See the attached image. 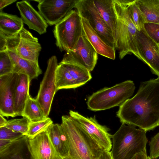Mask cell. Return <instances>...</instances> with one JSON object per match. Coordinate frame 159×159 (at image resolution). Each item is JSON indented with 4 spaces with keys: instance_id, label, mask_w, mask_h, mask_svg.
<instances>
[{
    "instance_id": "6da1fadb",
    "label": "cell",
    "mask_w": 159,
    "mask_h": 159,
    "mask_svg": "<svg viewBox=\"0 0 159 159\" xmlns=\"http://www.w3.org/2000/svg\"><path fill=\"white\" fill-rule=\"evenodd\" d=\"M116 115L121 123L146 132L159 126V77L141 82L136 94L119 107Z\"/></svg>"
},
{
    "instance_id": "7a4b0ae2",
    "label": "cell",
    "mask_w": 159,
    "mask_h": 159,
    "mask_svg": "<svg viewBox=\"0 0 159 159\" xmlns=\"http://www.w3.org/2000/svg\"><path fill=\"white\" fill-rule=\"evenodd\" d=\"M61 124L67 142V159H96L102 150L77 121L70 116H63Z\"/></svg>"
},
{
    "instance_id": "3957f363",
    "label": "cell",
    "mask_w": 159,
    "mask_h": 159,
    "mask_svg": "<svg viewBox=\"0 0 159 159\" xmlns=\"http://www.w3.org/2000/svg\"><path fill=\"white\" fill-rule=\"evenodd\" d=\"M116 16L115 49L122 59L127 55L133 54L139 59L135 37L137 32L128 9L133 0H112Z\"/></svg>"
},
{
    "instance_id": "277c9868",
    "label": "cell",
    "mask_w": 159,
    "mask_h": 159,
    "mask_svg": "<svg viewBox=\"0 0 159 159\" xmlns=\"http://www.w3.org/2000/svg\"><path fill=\"white\" fill-rule=\"evenodd\" d=\"M147 132L135 126L122 123L112 135L110 152L113 159H131L136 154L146 150Z\"/></svg>"
},
{
    "instance_id": "5b68a950",
    "label": "cell",
    "mask_w": 159,
    "mask_h": 159,
    "mask_svg": "<svg viewBox=\"0 0 159 159\" xmlns=\"http://www.w3.org/2000/svg\"><path fill=\"white\" fill-rule=\"evenodd\" d=\"M135 88L134 84L131 80L103 88L88 98L86 102L88 108L96 111L120 106L133 95Z\"/></svg>"
},
{
    "instance_id": "8992f818",
    "label": "cell",
    "mask_w": 159,
    "mask_h": 159,
    "mask_svg": "<svg viewBox=\"0 0 159 159\" xmlns=\"http://www.w3.org/2000/svg\"><path fill=\"white\" fill-rule=\"evenodd\" d=\"M56 44L61 52L73 49L84 33L81 17L76 10H72L53 30Z\"/></svg>"
},
{
    "instance_id": "52a82bcc",
    "label": "cell",
    "mask_w": 159,
    "mask_h": 159,
    "mask_svg": "<svg viewBox=\"0 0 159 159\" xmlns=\"http://www.w3.org/2000/svg\"><path fill=\"white\" fill-rule=\"evenodd\" d=\"M98 59V53L84 32L73 49L64 55L60 63L77 65L90 72L94 69Z\"/></svg>"
},
{
    "instance_id": "ba28073f",
    "label": "cell",
    "mask_w": 159,
    "mask_h": 159,
    "mask_svg": "<svg viewBox=\"0 0 159 159\" xmlns=\"http://www.w3.org/2000/svg\"><path fill=\"white\" fill-rule=\"evenodd\" d=\"M75 8L81 17L88 20L90 26L102 39L115 48L112 31L99 13L93 0H78Z\"/></svg>"
},
{
    "instance_id": "9c48e42d",
    "label": "cell",
    "mask_w": 159,
    "mask_h": 159,
    "mask_svg": "<svg viewBox=\"0 0 159 159\" xmlns=\"http://www.w3.org/2000/svg\"><path fill=\"white\" fill-rule=\"evenodd\" d=\"M58 65L56 56H53L48 60L47 68L35 98L46 117H48L57 92L56 74Z\"/></svg>"
},
{
    "instance_id": "30bf717a",
    "label": "cell",
    "mask_w": 159,
    "mask_h": 159,
    "mask_svg": "<svg viewBox=\"0 0 159 159\" xmlns=\"http://www.w3.org/2000/svg\"><path fill=\"white\" fill-rule=\"evenodd\" d=\"M70 116L77 121L87 134L102 150L110 151L112 135L106 126L99 124L93 117H85L78 112L70 110Z\"/></svg>"
},
{
    "instance_id": "8fae6325",
    "label": "cell",
    "mask_w": 159,
    "mask_h": 159,
    "mask_svg": "<svg viewBox=\"0 0 159 159\" xmlns=\"http://www.w3.org/2000/svg\"><path fill=\"white\" fill-rule=\"evenodd\" d=\"M39 12L50 25H56L75 8L78 0H35Z\"/></svg>"
},
{
    "instance_id": "7c38bea8",
    "label": "cell",
    "mask_w": 159,
    "mask_h": 159,
    "mask_svg": "<svg viewBox=\"0 0 159 159\" xmlns=\"http://www.w3.org/2000/svg\"><path fill=\"white\" fill-rule=\"evenodd\" d=\"M139 59L147 65L159 77V47L146 33L143 28L138 30L135 37Z\"/></svg>"
},
{
    "instance_id": "4fadbf2b",
    "label": "cell",
    "mask_w": 159,
    "mask_h": 159,
    "mask_svg": "<svg viewBox=\"0 0 159 159\" xmlns=\"http://www.w3.org/2000/svg\"><path fill=\"white\" fill-rule=\"evenodd\" d=\"M18 76L13 73L0 76V113L3 116L16 117L14 97Z\"/></svg>"
},
{
    "instance_id": "5bb4252c",
    "label": "cell",
    "mask_w": 159,
    "mask_h": 159,
    "mask_svg": "<svg viewBox=\"0 0 159 159\" xmlns=\"http://www.w3.org/2000/svg\"><path fill=\"white\" fill-rule=\"evenodd\" d=\"M28 143L32 159H63L53 145L47 130L28 139Z\"/></svg>"
},
{
    "instance_id": "9a60e30c",
    "label": "cell",
    "mask_w": 159,
    "mask_h": 159,
    "mask_svg": "<svg viewBox=\"0 0 159 159\" xmlns=\"http://www.w3.org/2000/svg\"><path fill=\"white\" fill-rule=\"evenodd\" d=\"M16 6L23 23L41 35L46 32L48 24L39 11L28 1L18 2Z\"/></svg>"
},
{
    "instance_id": "2e32d148",
    "label": "cell",
    "mask_w": 159,
    "mask_h": 159,
    "mask_svg": "<svg viewBox=\"0 0 159 159\" xmlns=\"http://www.w3.org/2000/svg\"><path fill=\"white\" fill-rule=\"evenodd\" d=\"M20 41L16 48L18 54L21 57L37 63L42 47L38 39L24 27L19 34Z\"/></svg>"
},
{
    "instance_id": "e0dca14e",
    "label": "cell",
    "mask_w": 159,
    "mask_h": 159,
    "mask_svg": "<svg viewBox=\"0 0 159 159\" xmlns=\"http://www.w3.org/2000/svg\"><path fill=\"white\" fill-rule=\"evenodd\" d=\"M85 35L97 52L109 59L116 58V49L108 44L92 28L88 20L81 17Z\"/></svg>"
},
{
    "instance_id": "ac0fdd59",
    "label": "cell",
    "mask_w": 159,
    "mask_h": 159,
    "mask_svg": "<svg viewBox=\"0 0 159 159\" xmlns=\"http://www.w3.org/2000/svg\"><path fill=\"white\" fill-rule=\"evenodd\" d=\"M28 138L24 135L0 148V159H32L28 147Z\"/></svg>"
},
{
    "instance_id": "d6986e66",
    "label": "cell",
    "mask_w": 159,
    "mask_h": 159,
    "mask_svg": "<svg viewBox=\"0 0 159 159\" xmlns=\"http://www.w3.org/2000/svg\"><path fill=\"white\" fill-rule=\"evenodd\" d=\"M13 63V73L28 76L30 81L37 78L42 73L39 63L25 59L20 56L16 50L7 51Z\"/></svg>"
},
{
    "instance_id": "ffe728a7",
    "label": "cell",
    "mask_w": 159,
    "mask_h": 159,
    "mask_svg": "<svg viewBox=\"0 0 159 159\" xmlns=\"http://www.w3.org/2000/svg\"><path fill=\"white\" fill-rule=\"evenodd\" d=\"M30 81L28 76L19 74L14 97V111L15 116H21L29 94Z\"/></svg>"
},
{
    "instance_id": "44dd1931",
    "label": "cell",
    "mask_w": 159,
    "mask_h": 159,
    "mask_svg": "<svg viewBox=\"0 0 159 159\" xmlns=\"http://www.w3.org/2000/svg\"><path fill=\"white\" fill-rule=\"evenodd\" d=\"M51 141L55 148L63 159H67L69 152L66 138L61 124H52L47 129Z\"/></svg>"
},
{
    "instance_id": "7402d4cb",
    "label": "cell",
    "mask_w": 159,
    "mask_h": 159,
    "mask_svg": "<svg viewBox=\"0 0 159 159\" xmlns=\"http://www.w3.org/2000/svg\"><path fill=\"white\" fill-rule=\"evenodd\" d=\"M23 27L21 17L0 11V31L7 35L16 36Z\"/></svg>"
},
{
    "instance_id": "603a6c76",
    "label": "cell",
    "mask_w": 159,
    "mask_h": 159,
    "mask_svg": "<svg viewBox=\"0 0 159 159\" xmlns=\"http://www.w3.org/2000/svg\"><path fill=\"white\" fill-rule=\"evenodd\" d=\"M101 16L111 30L115 40L116 16L112 0H93Z\"/></svg>"
},
{
    "instance_id": "cb8c5ba5",
    "label": "cell",
    "mask_w": 159,
    "mask_h": 159,
    "mask_svg": "<svg viewBox=\"0 0 159 159\" xmlns=\"http://www.w3.org/2000/svg\"><path fill=\"white\" fill-rule=\"evenodd\" d=\"M135 2L143 13L146 22L159 24V0H135Z\"/></svg>"
},
{
    "instance_id": "d4e9b609",
    "label": "cell",
    "mask_w": 159,
    "mask_h": 159,
    "mask_svg": "<svg viewBox=\"0 0 159 159\" xmlns=\"http://www.w3.org/2000/svg\"><path fill=\"white\" fill-rule=\"evenodd\" d=\"M21 116L33 122L43 120L47 118L35 98H32L30 95L26 102Z\"/></svg>"
},
{
    "instance_id": "484cf974",
    "label": "cell",
    "mask_w": 159,
    "mask_h": 159,
    "mask_svg": "<svg viewBox=\"0 0 159 159\" xmlns=\"http://www.w3.org/2000/svg\"><path fill=\"white\" fill-rule=\"evenodd\" d=\"M56 80L57 91L61 89L79 87L72 75L61 63H59L57 68Z\"/></svg>"
},
{
    "instance_id": "4316f807",
    "label": "cell",
    "mask_w": 159,
    "mask_h": 159,
    "mask_svg": "<svg viewBox=\"0 0 159 159\" xmlns=\"http://www.w3.org/2000/svg\"><path fill=\"white\" fill-rule=\"evenodd\" d=\"M61 64L72 75L79 87L85 84L92 78L90 72L85 68L73 64Z\"/></svg>"
},
{
    "instance_id": "83f0119b",
    "label": "cell",
    "mask_w": 159,
    "mask_h": 159,
    "mask_svg": "<svg viewBox=\"0 0 159 159\" xmlns=\"http://www.w3.org/2000/svg\"><path fill=\"white\" fill-rule=\"evenodd\" d=\"M135 1L128 5V9L134 24L137 30L140 31L143 28L146 20L143 13L135 3Z\"/></svg>"
},
{
    "instance_id": "f1b7e54d",
    "label": "cell",
    "mask_w": 159,
    "mask_h": 159,
    "mask_svg": "<svg viewBox=\"0 0 159 159\" xmlns=\"http://www.w3.org/2000/svg\"><path fill=\"white\" fill-rule=\"evenodd\" d=\"M53 123L51 119L48 117L44 120L37 122H30L28 129L24 135L29 139H31L40 133L47 130L48 126Z\"/></svg>"
},
{
    "instance_id": "f546056e",
    "label": "cell",
    "mask_w": 159,
    "mask_h": 159,
    "mask_svg": "<svg viewBox=\"0 0 159 159\" xmlns=\"http://www.w3.org/2000/svg\"><path fill=\"white\" fill-rule=\"evenodd\" d=\"M19 41V34L9 36L0 31V52L16 50Z\"/></svg>"
},
{
    "instance_id": "4dcf8cb0",
    "label": "cell",
    "mask_w": 159,
    "mask_h": 159,
    "mask_svg": "<svg viewBox=\"0 0 159 159\" xmlns=\"http://www.w3.org/2000/svg\"><path fill=\"white\" fill-rule=\"evenodd\" d=\"M30 122L25 117L20 119H12L7 120L3 127L21 133L24 135L28 130Z\"/></svg>"
},
{
    "instance_id": "1f68e13d",
    "label": "cell",
    "mask_w": 159,
    "mask_h": 159,
    "mask_svg": "<svg viewBox=\"0 0 159 159\" xmlns=\"http://www.w3.org/2000/svg\"><path fill=\"white\" fill-rule=\"evenodd\" d=\"M14 66L7 51L0 52V76L13 73Z\"/></svg>"
},
{
    "instance_id": "d6a6232c",
    "label": "cell",
    "mask_w": 159,
    "mask_h": 159,
    "mask_svg": "<svg viewBox=\"0 0 159 159\" xmlns=\"http://www.w3.org/2000/svg\"><path fill=\"white\" fill-rule=\"evenodd\" d=\"M143 28L147 34L157 44H159V24L146 22Z\"/></svg>"
},
{
    "instance_id": "836d02e7",
    "label": "cell",
    "mask_w": 159,
    "mask_h": 159,
    "mask_svg": "<svg viewBox=\"0 0 159 159\" xmlns=\"http://www.w3.org/2000/svg\"><path fill=\"white\" fill-rule=\"evenodd\" d=\"M24 135L21 133L13 131L5 127H0V140L12 142L21 138Z\"/></svg>"
},
{
    "instance_id": "e575fe53",
    "label": "cell",
    "mask_w": 159,
    "mask_h": 159,
    "mask_svg": "<svg viewBox=\"0 0 159 159\" xmlns=\"http://www.w3.org/2000/svg\"><path fill=\"white\" fill-rule=\"evenodd\" d=\"M149 145V157L152 159L159 157V132L151 139Z\"/></svg>"
},
{
    "instance_id": "d590c367",
    "label": "cell",
    "mask_w": 159,
    "mask_h": 159,
    "mask_svg": "<svg viewBox=\"0 0 159 159\" xmlns=\"http://www.w3.org/2000/svg\"><path fill=\"white\" fill-rule=\"evenodd\" d=\"M96 159H113L110 151L102 150L99 152Z\"/></svg>"
},
{
    "instance_id": "8d00e7d4",
    "label": "cell",
    "mask_w": 159,
    "mask_h": 159,
    "mask_svg": "<svg viewBox=\"0 0 159 159\" xmlns=\"http://www.w3.org/2000/svg\"><path fill=\"white\" fill-rule=\"evenodd\" d=\"M16 0H0V11L6 6L9 5L15 2Z\"/></svg>"
},
{
    "instance_id": "74e56055",
    "label": "cell",
    "mask_w": 159,
    "mask_h": 159,
    "mask_svg": "<svg viewBox=\"0 0 159 159\" xmlns=\"http://www.w3.org/2000/svg\"><path fill=\"white\" fill-rule=\"evenodd\" d=\"M146 150L135 155L131 159H148Z\"/></svg>"
},
{
    "instance_id": "f35d334b",
    "label": "cell",
    "mask_w": 159,
    "mask_h": 159,
    "mask_svg": "<svg viewBox=\"0 0 159 159\" xmlns=\"http://www.w3.org/2000/svg\"><path fill=\"white\" fill-rule=\"evenodd\" d=\"M0 114V127H3L7 121Z\"/></svg>"
},
{
    "instance_id": "ab89813d",
    "label": "cell",
    "mask_w": 159,
    "mask_h": 159,
    "mask_svg": "<svg viewBox=\"0 0 159 159\" xmlns=\"http://www.w3.org/2000/svg\"><path fill=\"white\" fill-rule=\"evenodd\" d=\"M10 142H11L8 140H0V148L6 146Z\"/></svg>"
},
{
    "instance_id": "60d3db41",
    "label": "cell",
    "mask_w": 159,
    "mask_h": 159,
    "mask_svg": "<svg viewBox=\"0 0 159 159\" xmlns=\"http://www.w3.org/2000/svg\"><path fill=\"white\" fill-rule=\"evenodd\" d=\"M148 159H152V158H151L149 156H148Z\"/></svg>"
},
{
    "instance_id": "b9f144b4",
    "label": "cell",
    "mask_w": 159,
    "mask_h": 159,
    "mask_svg": "<svg viewBox=\"0 0 159 159\" xmlns=\"http://www.w3.org/2000/svg\"><path fill=\"white\" fill-rule=\"evenodd\" d=\"M158 46L159 47V44H158Z\"/></svg>"
}]
</instances>
